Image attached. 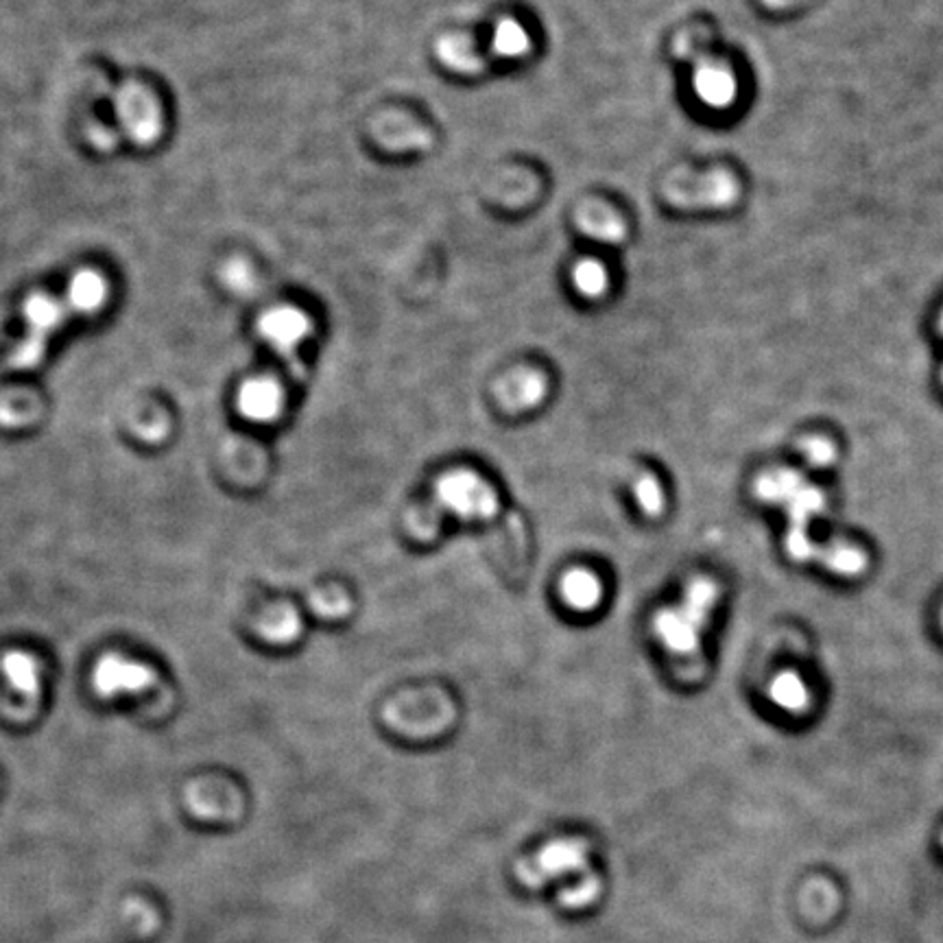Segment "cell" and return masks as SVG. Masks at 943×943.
Listing matches in <instances>:
<instances>
[{
  "label": "cell",
  "instance_id": "cell-1",
  "mask_svg": "<svg viewBox=\"0 0 943 943\" xmlns=\"http://www.w3.org/2000/svg\"><path fill=\"white\" fill-rule=\"evenodd\" d=\"M94 683L103 694L142 692L153 686V672L136 662L107 657L94 670Z\"/></svg>",
  "mask_w": 943,
  "mask_h": 943
},
{
  "label": "cell",
  "instance_id": "cell-2",
  "mask_svg": "<svg viewBox=\"0 0 943 943\" xmlns=\"http://www.w3.org/2000/svg\"><path fill=\"white\" fill-rule=\"evenodd\" d=\"M261 332L278 347V352L291 354L296 352V347H300V343L309 334V321L298 311L280 309L263 317Z\"/></svg>",
  "mask_w": 943,
  "mask_h": 943
},
{
  "label": "cell",
  "instance_id": "cell-3",
  "mask_svg": "<svg viewBox=\"0 0 943 943\" xmlns=\"http://www.w3.org/2000/svg\"><path fill=\"white\" fill-rule=\"evenodd\" d=\"M239 406L252 422H272L283 409V391L274 380H250L241 389Z\"/></svg>",
  "mask_w": 943,
  "mask_h": 943
},
{
  "label": "cell",
  "instance_id": "cell-4",
  "mask_svg": "<svg viewBox=\"0 0 943 943\" xmlns=\"http://www.w3.org/2000/svg\"><path fill=\"white\" fill-rule=\"evenodd\" d=\"M694 92L710 107H727L736 99V79L725 66L701 64L694 72Z\"/></svg>",
  "mask_w": 943,
  "mask_h": 943
},
{
  "label": "cell",
  "instance_id": "cell-5",
  "mask_svg": "<svg viewBox=\"0 0 943 943\" xmlns=\"http://www.w3.org/2000/svg\"><path fill=\"white\" fill-rule=\"evenodd\" d=\"M492 46L501 57H522L529 50V35L516 20H503L494 28Z\"/></svg>",
  "mask_w": 943,
  "mask_h": 943
},
{
  "label": "cell",
  "instance_id": "cell-6",
  "mask_svg": "<svg viewBox=\"0 0 943 943\" xmlns=\"http://www.w3.org/2000/svg\"><path fill=\"white\" fill-rule=\"evenodd\" d=\"M105 298V285L94 274H79L70 285V300L81 311L96 309Z\"/></svg>",
  "mask_w": 943,
  "mask_h": 943
},
{
  "label": "cell",
  "instance_id": "cell-7",
  "mask_svg": "<svg viewBox=\"0 0 943 943\" xmlns=\"http://www.w3.org/2000/svg\"><path fill=\"white\" fill-rule=\"evenodd\" d=\"M575 287L588 298H599L608 289V274L599 261H582L575 267Z\"/></svg>",
  "mask_w": 943,
  "mask_h": 943
},
{
  "label": "cell",
  "instance_id": "cell-8",
  "mask_svg": "<svg viewBox=\"0 0 943 943\" xmlns=\"http://www.w3.org/2000/svg\"><path fill=\"white\" fill-rule=\"evenodd\" d=\"M564 593L575 608H590L599 601V584L597 579H593V575L586 573L571 575L564 584Z\"/></svg>",
  "mask_w": 943,
  "mask_h": 943
},
{
  "label": "cell",
  "instance_id": "cell-9",
  "mask_svg": "<svg viewBox=\"0 0 943 943\" xmlns=\"http://www.w3.org/2000/svg\"><path fill=\"white\" fill-rule=\"evenodd\" d=\"M773 697H775V701L780 705H784L789 710H795V708H802L806 703L808 692H806V686L802 683L800 677H795V675H782L773 683Z\"/></svg>",
  "mask_w": 943,
  "mask_h": 943
},
{
  "label": "cell",
  "instance_id": "cell-10",
  "mask_svg": "<svg viewBox=\"0 0 943 943\" xmlns=\"http://www.w3.org/2000/svg\"><path fill=\"white\" fill-rule=\"evenodd\" d=\"M2 668H4L7 677L15 686H20L22 690L33 688L35 681H37V670H35L33 662L26 655H22V653H9L4 657V662H2Z\"/></svg>",
  "mask_w": 943,
  "mask_h": 943
},
{
  "label": "cell",
  "instance_id": "cell-11",
  "mask_svg": "<svg viewBox=\"0 0 943 943\" xmlns=\"http://www.w3.org/2000/svg\"><path fill=\"white\" fill-rule=\"evenodd\" d=\"M942 330H943V317H942Z\"/></svg>",
  "mask_w": 943,
  "mask_h": 943
}]
</instances>
